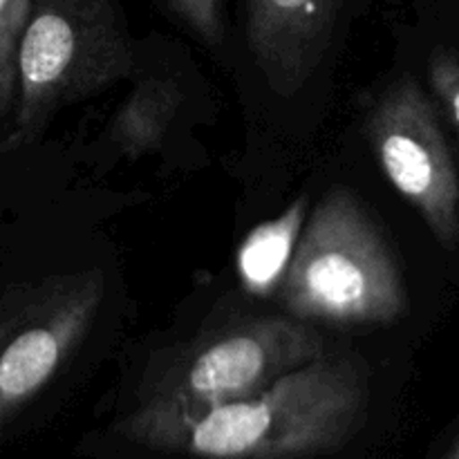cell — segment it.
Listing matches in <instances>:
<instances>
[{"label":"cell","mask_w":459,"mask_h":459,"mask_svg":"<svg viewBox=\"0 0 459 459\" xmlns=\"http://www.w3.org/2000/svg\"><path fill=\"white\" fill-rule=\"evenodd\" d=\"M368 399L361 359L325 354L251 399L195 415L134 408L117 430L148 451L191 459H312L361 430Z\"/></svg>","instance_id":"1"},{"label":"cell","mask_w":459,"mask_h":459,"mask_svg":"<svg viewBox=\"0 0 459 459\" xmlns=\"http://www.w3.org/2000/svg\"><path fill=\"white\" fill-rule=\"evenodd\" d=\"M134 70L119 0H34L18 58V92L0 152L40 142L54 117Z\"/></svg>","instance_id":"2"},{"label":"cell","mask_w":459,"mask_h":459,"mask_svg":"<svg viewBox=\"0 0 459 459\" xmlns=\"http://www.w3.org/2000/svg\"><path fill=\"white\" fill-rule=\"evenodd\" d=\"M276 299L290 316L330 325H388L406 312L397 258L350 188L312 211Z\"/></svg>","instance_id":"3"},{"label":"cell","mask_w":459,"mask_h":459,"mask_svg":"<svg viewBox=\"0 0 459 459\" xmlns=\"http://www.w3.org/2000/svg\"><path fill=\"white\" fill-rule=\"evenodd\" d=\"M325 357V339L296 316H251L182 345L139 390L137 408L195 415L242 402Z\"/></svg>","instance_id":"4"},{"label":"cell","mask_w":459,"mask_h":459,"mask_svg":"<svg viewBox=\"0 0 459 459\" xmlns=\"http://www.w3.org/2000/svg\"><path fill=\"white\" fill-rule=\"evenodd\" d=\"M101 269L13 282L0 300V424L61 372L83 343L101 307Z\"/></svg>","instance_id":"5"},{"label":"cell","mask_w":459,"mask_h":459,"mask_svg":"<svg viewBox=\"0 0 459 459\" xmlns=\"http://www.w3.org/2000/svg\"><path fill=\"white\" fill-rule=\"evenodd\" d=\"M372 152L388 182L420 211L448 249L459 245V173L437 112L412 76H402L366 121Z\"/></svg>","instance_id":"6"},{"label":"cell","mask_w":459,"mask_h":459,"mask_svg":"<svg viewBox=\"0 0 459 459\" xmlns=\"http://www.w3.org/2000/svg\"><path fill=\"white\" fill-rule=\"evenodd\" d=\"M343 0H247V43L269 88L294 97L316 72Z\"/></svg>","instance_id":"7"},{"label":"cell","mask_w":459,"mask_h":459,"mask_svg":"<svg viewBox=\"0 0 459 459\" xmlns=\"http://www.w3.org/2000/svg\"><path fill=\"white\" fill-rule=\"evenodd\" d=\"M309 197L300 195L278 218L251 229L236 255L238 278L254 296L278 294L305 231Z\"/></svg>","instance_id":"8"},{"label":"cell","mask_w":459,"mask_h":459,"mask_svg":"<svg viewBox=\"0 0 459 459\" xmlns=\"http://www.w3.org/2000/svg\"><path fill=\"white\" fill-rule=\"evenodd\" d=\"M182 99V88L173 79L148 76L134 85L108 128L112 148L130 160L157 151L173 126Z\"/></svg>","instance_id":"9"},{"label":"cell","mask_w":459,"mask_h":459,"mask_svg":"<svg viewBox=\"0 0 459 459\" xmlns=\"http://www.w3.org/2000/svg\"><path fill=\"white\" fill-rule=\"evenodd\" d=\"M34 0H0V121L7 124L18 92V58Z\"/></svg>","instance_id":"10"},{"label":"cell","mask_w":459,"mask_h":459,"mask_svg":"<svg viewBox=\"0 0 459 459\" xmlns=\"http://www.w3.org/2000/svg\"><path fill=\"white\" fill-rule=\"evenodd\" d=\"M166 4L202 43L209 48L222 43V0H166Z\"/></svg>","instance_id":"11"},{"label":"cell","mask_w":459,"mask_h":459,"mask_svg":"<svg viewBox=\"0 0 459 459\" xmlns=\"http://www.w3.org/2000/svg\"><path fill=\"white\" fill-rule=\"evenodd\" d=\"M429 81L433 92L437 94L439 103L446 115L451 117L453 126L459 133V56L448 49H437L429 63Z\"/></svg>","instance_id":"12"},{"label":"cell","mask_w":459,"mask_h":459,"mask_svg":"<svg viewBox=\"0 0 459 459\" xmlns=\"http://www.w3.org/2000/svg\"><path fill=\"white\" fill-rule=\"evenodd\" d=\"M442 459H459V433H457V437L453 439L451 448H448L446 455H444Z\"/></svg>","instance_id":"13"}]
</instances>
